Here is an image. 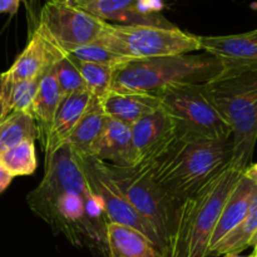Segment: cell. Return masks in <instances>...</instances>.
Masks as SVG:
<instances>
[{"label": "cell", "instance_id": "obj_1", "mask_svg": "<svg viewBox=\"0 0 257 257\" xmlns=\"http://www.w3.org/2000/svg\"><path fill=\"white\" fill-rule=\"evenodd\" d=\"M27 202L53 232L65 236L72 245L88 246L108 257L107 217L68 146L45 158L44 177L27 196Z\"/></svg>", "mask_w": 257, "mask_h": 257}, {"label": "cell", "instance_id": "obj_2", "mask_svg": "<svg viewBox=\"0 0 257 257\" xmlns=\"http://www.w3.org/2000/svg\"><path fill=\"white\" fill-rule=\"evenodd\" d=\"M231 160L232 138L211 141L175 136L160 156L147 165L138 166L181 203L226 170Z\"/></svg>", "mask_w": 257, "mask_h": 257}, {"label": "cell", "instance_id": "obj_3", "mask_svg": "<svg viewBox=\"0 0 257 257\" xmlns=\"http://www.w3.org/2000/svg\"><path fill=\"white\" fill-rule=\"evenodd\" d=\"M205 89L232 131L231 166L243 172L257 142V64L225 67Z\"/></svg>", "mask_w": 257, "mask_h": 257}, {"label": "cell", "instance_id": "obj_4", "mask_svg": "<svg viewBox=\"0 0 257 257\" xmlns=\"http://www.w3.org/2000/svg\"><path fill=\"white\" fill-rule=\"evenodd\" d=\"M242 173L230 163L220 175L180 203L175 232L163 257H206L221 211Z\"/></svg>", "mask_w": 257, "mask_h": 257}, {"label": "cell", "instance_id": "obj_5", "mask_svg": "<svg viewBox=\"0 0 257 257\" xmlns=\"http://www.w3.org/2000/svg\"><path fill=\"white\" fill-rule=\"evenodd\" d=\"M222 69V63L206 52L124 60L113 68L110 92L155 94L173 85L207 83Z\"/></svg>", "mask_w": 257, "mask_h": 257}, {"label": "cell", "instance_id": "obj_6", "mask_svg": "<svg viewBox=\"0 0 257 257\" xmlns=\"http://www.w3.org/2000/svg\"><path fill=\"white\" fill-rule=\"evenodd\" d=\"M105 168L131 206L157 233L163 257L175 232L180 202L163 191L141 166L115 167L105 165Z\"/></svg>", "mask_w": 257, "mask_h": 257}, {"label": "cell", "instance_id": "obj_7", "mask_svg": "<svg viewBox=\"0 0 257 257\" xmlns=\"http://www.w3.org/2000/svg\"><path fill=\"white\" fill-rule=\"evenodd\" d=\"M124 60L191 54L201 50L200 38L180 28L105 23L97 40Z\"/></svg>", "mask_w": 257, "mask_h": 257}, {"label": "cell", "instance_id": "obj_8", "mask_svg": "<svg viewBox=\"0 0 257 257\" xmlns=\"http://www.w3.org/2000/svg\"><path fill=\"white\" fill-rule=\"evenodd\" d=\"M153 95L175 124L176 136L227 141L232 131L208 98L202 84H180L166 88Z\"/></svg>", "mask_w": 257, "mask_h": 257}, {"label": "cell", "instance_id": "obj_9", "mask_svg": "<svg viewBox=\"0 0 257 257\" xmlns=\"http://www.w3.org/2000/svg\"><path fill=\"white\" fill-rule=\"evenodd\" d=\"M73 156L79 167L82 168L89 188L99 200L107 217V222L109 221V222L122 223L140 231L155 243L161 253V243L157 233L131 206L114 181L110 178L104 163L93 157H82L74 153Z\"/></svg>", "mask_w": 257, "mask_h": 257}, {"label": "cell", "instance_id": "obj_10", "mask_svg": "<svg viewBox=\"0 0 257 257\" xmlns=\"http://www.w3.org/2000/svg\"><path fill=\"white\" fill-rule=\"evenodd\" d=\"M38 22L65 52L97 42L105 25L68 0H47Z\"/></svg>", "mask_w": 257, "mask_h": 257}, {"label": "cell", "instance_id": "obj_11", "mask_svg": "<svg viewBox=\"0 0 257 257\" xmlns=\"http://www.w3.org/2000/svg\"><path fill=\"white\" fill-rule=\"evenodd\" d=\"M65 54V50L49 35L39 22L30 30L24 50L17 57L12 67L3 73V82L17 83L42 78Z\"/></svg>", "mask_w": 257, "mask_h": 257}, {"label": "cell", "instance_id": "obj_12", "mask_svg": "<svg viewBox=\"0 0 257 257\" xmlns=\"http://www.w3.org/2000/svg\"><path fill=\"white\" fill-rule=\"evenodd\" d=\"M138 165H147L165 151L175 138V124L161 108L131 125Z\"/></svg>", "mask_w": 257, "mask_h": 257}, {"label": "cell", "instance_id": "obj_13", "mask_svg": "<svg viewBox=\"0 0 257 257\" xmlns=\"http://www.w3.org/2000/svg\"><path fill=\"white\" fill-rule=\"evenodd\" d=\"M73 4L105 23L115 22L122 25H151L161 28L176 27L161 13H143L138 7L137 0H79Z\"/></svg>", "mask_w": 257, "mask_h": 257}, {"label": "cell", "instance_id": "obj_14", "mask_svg": "<svg viewBox=\"0 0 257 257\" xmlns=\"http://www.w3.org/2000/svg\"><path fill=\"white\" fill-rule=\"evenodd\" d=\"M92 157L115 167L138 166L130 125L107 117Z\"/></svg>", "mask_w": 257, "mask_h": 257}, {"label": "cell", "instance_id": "obj_15", "mask_svg": "<svg viewBox=\"0 0 257 257\" xmlns=\"http://www.w3.org/2000/svg\"><path fill=\"white\" fill-rule=\"evenodd\" d=\"M198 38L201 50L217 58L223 68L257 64V29L242 34Z\"/></svg>", "mask_w": 257, "mask_h": 257}, {"label": "cell", "instance_id": "obj_16", "mask_svg": "<svg viewBox=\"0 0 257 257\" xmlns=\"http://www.w3.org/2000/svg\"><path fill=\"white\" fill-rule=\"evenodd\" d=\"M93 98L94 97L88 90H82L63 98L44 148L45 158H49L53 153L65 145L67 138L89 108Z\"/></svg>", "mask_w": 257, "mask_h": 257}, {"label": "cell", "instance_id": "obj_17", "mask_svg": "<svg viewBox=\"0 0 257 257\" xmlns=\"http://www.w3.org/2000/svg\"><path fill=\"white\" fill-rule=\"evenodd\" d=\"M99 103L108 118L130 127L146 115L162 108L161 100L156 95L146 93L109 92L99 99Z\"/></svg>", "mask_w": 257, "mask_h": 257}, {"label": "cell", "instance_id": "obj_18", "mask_svg": "<svg viewBox=\"0 0 257 257\" xmlns=\"http://www.w3.org/2000/svg\"><path fill=\"white\" fill-rule=\"evenodd\" d=\"M63 98L64 97L58 87V83L50 68L40 79L37 95L29 110V114L34 119L37 127V138L42 145L43 151L47 146L55 114Z\"/></svg>", "mask_w": 257, "mask_h": 257}, {"label": "cell", "instance_id": "obj_19", "mask_svg": "<svg viewBox=\"0 0 257 257\" xmlns=\"http://www.w3.org/2000/svg\"><path fill=\"white\" fill-rule=\"evenodd\" d=\"M108 257H161L155 243L130 226L109 222L105 225Z\"/></svg>", "mask_w": 257, "mask_h": 257}, {"label": "cell", "instance_id": "obj_20", "mask_svg": "<svg viewBox=\"0 0 257 257\" xmlns=\"http://www.w3.org/2000/svg\"><path fill=\"white\" fill-rule=\"evenodd\" d=\"M105 122H107V115L100 107L99 99L93 98L89 108L67 138L64 146H68L74 155L92 157Z\"/></svg>", "mask_w": 257, "mask_h": 257}, {"label": "cell", "instance_id": "obj_21", "mask_svg": "<svg viewBox=\"0 0 257 257\" xmlns=\"http://www.w3.org/2000/svg\"><path fill=\"white\" fill-rule=\"evenodd\" d=\"M253 186L255 185L250 180H247L242 173L240 181L233 188L231 195L228 196L227 201H226L225 206L221 211V215L218 217L217 223H216L212 236H211L208 248L220 242L227 233H230L243 220V217L247 213L248 206H250Z\"/></svg>", "mask_w": 257, "mask_h": 257}, {"label": "cell", "instance_id": "obj_22", "mask_svg": "<svg viewBox=\"0 0 257 257\" xmlns=\"http://www.w3.org/2000/svg\"><path fill=\"white\" fill-rule=\"evenodd\" d=\"M257 240V186H253L250 206L243 220L206 252V257L222 255H238L250 246H255Z\"/></svg>", "mask_w": 257, "mask_h": 257}, {"label": "cell", "instance_id": "obj_23", "mask_svg": "<svg viewBox=\"0 0 257 257\" xmlns=\"http://www.w3.org/2000/svg\"><path fill=\"white\" fill-rule=\"evenodd\" d=\"M37 140V127L27 112H14L0 120V155L24 141Z\"/></svg>", "mask_w": 257, "mask_h": 257}, {"label": "cell", "instance_id": "obj_24", "mask_svg": "<svg viewBox=\"0 0 257 257\" xmlns=\"http://www.w3.org/2000/svg\"><path fill=\"white\" fill-rule=\"evenodd\" d=\"M42 78L22 80L17 83L3 82V103H4V118L14 112L29 113L38 87Z\"/></svg>", "mask_w": 257, "mask_h": 257}, {"label": "cell", "instance_id": "obj_25", "mask_svg": "<svg viewBox=\"0 0 257 257\" xmlns=\"http://www.w3.org/2000/svg\"><path fill=\"white\" fill-rule=\"evenodd\" d=\"M83 78L88 92L97 99H102L110 92L113 78V68L110 65L98 64V63L83 62L72 57Z\"/></svg>", "mask_w": 257, "mask_h": 257}, {"label": "cell", "instance_id": "obj_26", "mask_svg": "<svg viewBox=\"0 0 257 257\" xmlns=\"http://www.w3.org/2000/svg\"><path fill=\"white\" fill-rule=\"evenodd\" d=\"M35 141H24L0 155V162L13 177L33 175L37 170Z\"/></svg>", "mask_w": 257, "mask_h": 257}, {"label": "cell", "instance_id": "obj_27", "mask_svg": "<svg viewBox=\"0 0 257 257\" xmlns=\"http://www.w3.org/2000/svg\"><path fill=\"white\" fill-rule=\"evenodd\" d=\"M52 72L64 98L74 94V93L87 90L77 65L67 52L59 60L54 63V65L52 67Z\"/></svg>", "mask_w": 257, "mask_h": 257}, {"label": "cell", "instance_id": "obj_28", "mask_svg": "<svg viewBox=\"0 0 257 257\" xmlns=\"http://www.w3.org/2000/svg\"><path fill=\"white\" fill-rule=\"evenodd\" d=\"M67 53L72 57L77 58V59L83 60V62L98 63V64H105L110 65V67H115L119 63L124 62L122 57L117 55L98 42L73 48V49L68 50Z\"/></svg>", "mask_w": 257, "mask_h": 257}, {"label": "cell", "instance_id": "obj_29", "mask_svg": "<svg viewBox=\"0 0 257 257\" xmlns=\"http://www.w3.org/2000/svg\"><path fill=\"white\" fill-rule=\"evenodd\" d=\"M24 0H0V14H8L13 17L17 14Z\"/></svg>", "mask_w": 257, "mask_h": 257}, {"label": "cell", "instance_id": "obj_30", "mask_svg": "<svg viewBox=\"0 0 257 257\" xmlns=\"http://www.w3.org/2000/svg\"><path fill=\"white\" fill-rule=\"evenodd\" d=\"M13 180H14V177L10 175L9 171H8L7 168L4 167V165L0 162V193H3L8 187H9V185L12 183Z\"/></svg>", "mask_w": 257, "mask_h": 257}, {"label": "cell", "instance_id": "obj_31", "mask_svg": "<svg viewBox=\"0 0 257 257\" xmlns=\"http://www.w3.org/2000/svg\"><path fill=\"white\" fill-rule=\"evenodd\" d=\"M243 176L247 180H250L253 185L257 186V163L250 165L245 171H243Z\"/></svg>", "mask_w": 257, "mask_h": 257}, {"label": "cell", "instance_id": "obj_32", "mask_svg": "<svg viewBox=\"0 0 257 257\" xmlns=\"http://www.w3.org/2000/svg\"><path fill=\"white\" fill-rule=\"evenodd\" d=\"M4 119V103H3V73H0V120Z\"/></svg>", "mask_w": 257, "mask_h": 257}, {"label": "cell", "instance_id": "obj_33", "mask_svg": "<svg viewBox=\"0 0 257 257\" xmlns=\"http://www.w3.org/2000/svg\"><path fill=\"white\" fill-rule=\"evenodd\" d=\"M253 257H257V240H256V243L255 246H253V252H252Z\"/></svg>", "mask_w": 257, "mask_h": 257}, {"label": "cell", "instance_id": "obj_34", "mask_svg": "<svg viewBox=\"0 0 257 257\" xmlns=\"http://www.w3.org/2000/svg\"><path fill=\"white\" fill-rule=\"evenodd\" d=\"M225 257H253L252 253L250 256H240V255H225Z\"/></svg>", "mask_w": 257, "mask_h": 257}, {"label": "cell", "instance_id": "obj_35", "mask_svg": "<svg viewBox=\"0 0 257 257\" xmlns=\"http://www.w3.org/2000/svg\"><path fill=\"white\" fill-rule=\"evenodd\" d=\"M68 2H70V3H75V2H79V0H68Z\"/></svg>", "mask_w": 257, "mask_h": 257}]
</instances>
